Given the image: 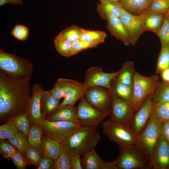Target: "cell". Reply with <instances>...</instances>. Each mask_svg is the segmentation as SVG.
Instances as JSON below:
<instances>
[{"label":"cell","mask_w":169,"mask_h":169,"mask_svg":"<svg viewBox=\"0 0 169 169\" xmlns=\"http://www.w3.org/2000/svg\"><path fill=\"white\" fill-rule=\"evenodd\" d=\"M32 95L30 80H17L0 73V120L7 121L28 112Z\"/></svg>","instance_id":"1"},{"label":"cell","mask_w":169,"mask_h":169,"mask_svg":"<svg viewBox=\"0 0 169 169\" xmlns=\"http://www.w3.org/2000/svg\"><path fill=\"white\" fill-rule=\"evenodd\" d=\"M97 127L81 126L62 143L69 155H81L94 148L100 136Z\"/></svg>","instance_id":"2"},{"label":"cell","mask_w":169,"mask_h":169,"mask_svg":"<svg viewBox=\"0 0 169 169\" xmlns=\"http://www.w3.org/2000/svg\"><path fill=\"white\" fill-rule=\"evenodd\" d=\"M33 72L32 63L28 60L0 49V73L13 79L30 80Z\"/></svg>","instance_id":"3"},{"label":"cell","mask_w":169,"mask_h":169,"mask_svg":"<svg viewBox=\"0 0 169 169\" xmlns=\"http://www.w3.org/2000/svg\"><path fill=\"white\" fill-rule=\"evenodd\" d=\"M117 169H149V157L134 145L120 147L117 158L114 161Z\"/></svg>","instance_id":"4"},{"label":"cell","mask_w":169,"mask_h":169,"mask_svg":"<svg viewBox=\"0 0 169 169\" xmlns=\"http://www.w3.org/2000/svg\"><path fill=\"white\" fill-rule=\"evenodd\" d=\"M162 125L152 113L145 128L137 136L134 145L149 157L161 136Z\"/></svg>","instance_id":"5"},{"label":"cell","mask_w":169,"mask_h":169,"mask_svg":"<svg viewBox=\"0 0 169 169\" xmlns=\"http://www.w3.org/2000/svg\"><path fill=\"white\" fill-rule=\"evenodd\" d=\"M159 79L156 74L147 77L134 71L132 87L133 105L135 112L147 97L154 93L160 82Z\"/></svg>","instance_id":"6"},{"label":"cell","mask_w":169,"mask_h":169,"mask_svg":"<svg viewBox=\"0 0 169 169\" xmlns=\"http://www.w3.org/2000/svg\"><path fill=\"white\" fill-rule=\"evenodd\" d=\"M103 134L119 147L134 145L137 136L129 126L109 120L101 124Z\"/></svg>","instance_id":"7"},{"label":"cell","mask_w":169,"mask_h":169,"mask_svg":"<svg viewBox=\"0 0 169 169\" xmlns=\"http://www.w3.org/2000/svg\"><path fill=\"white\" fill-rule=\"evenodd\" d=\"M38 125L41 128L43 135L61 143L81 126L79 122L51 121L46 119L41 121Z\"/></svg>","instance_id":"8"},{"label":"cell","mask_w":169,"mask_h":169,"mask_svg":"<svg viewBox=\"0 0 169 169\" xmlns=\"http://www.w3.org/2000/svg\"><path fill=\"white\" fill-rule=\"evenodd\" d=\"M76 110L79 121L83 126L97 127L108 116L91 105L84 97L80 100Z\"/></svg>","instance_id":"9"},{"label":"cell","mask_w":169,"mask_h":169,"mask_svg":"<svg viewBox=\"0 0 169 169\" xmlns=\"http://www.w3.org/2000/svg\"><path fill=\"white\" fill-rule=\"evenodd\" d=\"M120 70L113 73H107L97 67H92L85 71L83 83L86 89L93 86H100L113 92L112 81L118 75Z\"/></svg>","instance_id":"10"},{"label":"cell","mask_w":169,"mask_h":169,"mask_svg":"<svg viewBox=\"0 0 169 169\" xmlns=\"http://www.w3.org/2000/svg\"><path fill=\"white\" fill-rule=\"evenodd\" d=\"M84 98L92 106L109 116L111 109V92L107 89L100 86L87 88Z\"/></svg>","instance_id":"11"},{"label":"cell","mask_w":169,"mask_h":169,"mask_svg":"<svg viewBox=\"0 0 169 169\" xmlns=\"http://www.w3.org/2000/svg\"><path fill=\"white\" fill-rule=\"evenodd\" d=\"M111 95L112 106L109 120L128 125L135 112L134 107L113 91L111 92Z\"/></svg>","instance_id":"12"},{"label":"cell","mask_w":169,"mask_h":169,"mask_svg":"<svg viewBox=\"0 0 169 169\" xmlns=\"http://www.w3.org/2000/svg\"><path fill=\"white\" fill-rule=\"evenodd\" d=\"M152 94L149 95L145 99L134 113L128 125L130 129L137 136L144 130L152 114L154 105Z\"/></svg>","instance_id":"13"},{"label":"cell","mask_w":169,"mask_h":169,"mask_svg":"<svg viewBox=\"0 0 169 169\" xmlns=\"http://www.w3.org/2000/svg\"><path fill=\"white\" fill-rule=\"evenodd\" d=\"M149 158V169H169V142L162 136Z\"/></svg>","instance_id":"14"},{"label":"cell","mask_w":169,"mask_h":169,"mask_svg":"<svg viewBox=\"0 0 169 169\" xmlns=\"http://www.w3.org/2000/svg\"><path fill=\"white\" fill-rule=\"evenodd\" d=\"M119 18L128 31L131 44L135 45L144 32L139 15L131 14L122 9Z\"/></svg>","instance_id":"15"},{"label":"cell","mask_w":169,"mask_h":169,"mask_svg":"<svg viewBox=\"0 0 169 169\" xmlns=\"http://www.w3.org/2000/svg\"><path fill=\"white\" fill-rule=\"evenodd\" d=\"M43 90L38 84H34L32 87V97L28 113L30 123L32 124L38 125L44 119L41 110V100Z\"/></svg>","instance_id":"16"},{"label":"cell","mask_w":169,"mask_h":169,"mask_svg":"<svg viewBox=\"0 0 169 169\" xmlns=\"http://www.w3.org/2000/svg\"><path fill=\"white\" fill-rule=\"evenodd\" d=\"M82 155L81 162L82 169H117L114 161L109 162L102 160L95 148Z\"/></svg>","instance_id":"17"},{"label":"cell","mask_w":169,"mask_h":169,"mask_svg":"<svg viewBox=\"0 0 169 169\" xmlns=\"http://www.w3.org/2000/svg\"><path fill=\"white\" fill-rule=\"evenodd\" d=\"M105 20L106 28L111 35L121 41L125 46L131 44L128 31L119 18L108 16Z\"/></svg>","instance_id":"18"},{"label":"cell","mask_w":169,"mask_h":169,"mask_svg":"<svg viewBox=\"0 0 169 169\" xmlns=\"http://www.w3.org/2000/svg\"><path fill=\"white\" fill-rule=\"evenodd\" d=\"M165 15L152 13L147 9L139 15L144 31H150L157 34L162 24Z\"/></svg>","instance_id":"19"},{"label":"cell","mask_w":169,"mask_h":169,"mask_svg":"<svg viewBox=\"0 0 169 169\" xmlns=\"http://www.w3.org/2000/svg\"><path fill=\"white\" fill-rule=\"evenodd\" d=\"M62 148L61 143L42 135L39 148L43 156L51 158L55 161L59 156Z\"/></svg>","instance_id":"20"},{"label":"cell","mask_w":169,"mask_h":169,"mask_svg":"<svg viewBox=\"0 0 169 169\" xmlns=\"http://www.w3.org/2000/svg\"><path fill=\"white\" fill-rule=\"evenodd\" d=\"M46 119L51 121L79 122L77 115L76 107L70 105L59 107L53 114Z\"/></svg>","instance_id":"21"},{"label":"cell","mask_w":169,"mask_h":169,"mask_svg":"<svg viewBox=\"0 0 169 169\" xmlns=\"http://www.w3.org/2000/svg\"><path fill=\"white\" fill-rule=\"evenodd\" d=\"M59 100L54 97L49 90H43L41 100V110L42 115L46 119L59 107Z\"/></svg>","instance_id":"22"},{"label":"cell","mask_w":169,"mask_h":169,"mask_svg":"<svg viewBox=\"0 0 169 169\" xmlns=\"http://www.w3.org/2000/svg\"><path fill=\"white\" fill-rule=\"evenodd\" d=\"M122 9L120 2L107 1L100 2L97 8V11L101 18L105 20L108 16L119 18Z\"/></svg>","instance_id":"23"},{"label":"cell","mask_w":169,"mask_h":169,"mask_svg":"<svg viewBox=\"0 0 169 169\" xmlns=\"http://www.w3.org/2000/svg\"><path fill=\"white\" fill-rule=\"evenodd\" d=\"M80 83L74 80L64 78L58 79L53 88L49 90L51 93L59 100L64 97L72 88Z\"/></svg>","instance_id":"24"},{"label":"cell","mask_w":169,"mask_h":169,"mask_svg":"<svg viewBox=\"0 0 169 169\" xmlns=\"http://www.w3.org/2000/svg\"><path fill=\"white\" fill-rule=\"evenodd\" d=\"M152 0H119L124 10L131 14L137 13L140 14L149 8Z\"/></svg>","instance_id":"25"},{"label":"cell","mask_w":169,"mask_h":169,"mask_svg":"<svg viewBox=\"0 0 169 169\" xmlns=\"http://www.w3.org/2000/svg\"><path fill=\"white\" fill-rule=\"evenodd\" d=\"M86 89L83 83H80L71 89L66 94L59 107L66 105H74L79 100L84 97Z\"/></svg>","instance_id":"26"},{"label":"cell","mask_w":169,"mask_h":169,"mask_svg":"<svg viewBox=\"0 0 169 169\" xmlns=\"http://www.w3.org/2000/svg\"><path fill=\"white\" fill-rule=\"evenodd\" d=\"M112 86L113 92L118 96L129 102L133 107L132 87L120 83L116 78L112 81Z\"/></svg>","instance_id":"27"},{"label":"cell","mask_w":169,"mask_h":169,"mask_svg":"<svg viewBox=\"0 0 169 169\" xmlns=\"http://www.w3.org/2000/svg\"><path fill=\"white\" fill-rule=\"evenodd\" d=\"M134 67V62L132 61L125 63L120 69L119 74L116 78L117 80L124 84L132 87Z\"/></svg>","instance_id":"28"},{"label":"cell","mask_w":169,"mask_h":169,"mask_svg":"<svg viewBox=\"0 0 169 169\" xmlns=\"http://www.w3.org/2000/svg\"><path fill=\"white\" fill-rule=\"evenodd\" d=\"M83 29L75 25H72L62 30L56 38L71 43L80 39Z\"/></svg>","instance_id":"29"},{"label":"cell","mask_w":169,"mask_h":169,"mask_svg":"<svg viewBox=\"0 0 169 169\" xmlns=\"http://www.w3.org/2000/svg\"><path fill=\"white\" fill-rule=\"evenodd\" d=\"M107 36L106 33L103 31L83 29L80 39L87 42L99 44L104 42Z\"/></svg>","instance_id":"30"},{"label":"cell","mask_w":169,"mask_h":169,"mask_svg":"<svg viewBox=\"0 0 169 169\" xmlns=\"http://www.w3.org/2000/svg\"><path fill=\"white\" fill-rule=\"evenodd\" d=\"M152 96L154 104L169 101V83L160 82Z\"/></svg>","instance_id":"31"},{"label":"cell","mask_w":169,"mask_h":169,"mask_svg":"<svg viewBox=\"0 0 169 169\" xmlns=\"http://www.w3.org/2000/svg\"><path fill=\"white\" fill-rule=\"evenodd\" d=\"M42 135V129L39 125L32 124L30 126L28 137L29 146L39 148Z\"/></svg>","instance_id":"32"},{"label":"cell","mask_w":169,"mask_h":169,"mask_svg":"<svg viewBox=\"0 0 169 169\" xmlns=\"http://www.w3.org/2000/svg\"><path fill=\"white\" fill-rule=\"evenodd\" d=\"M18 130L28 137L30 123L28 112L18 114L11 119Z\"/></svg>","instance_id":"33"},{"label":"cell","mask_w":169,"mask_h":169,"mask_svg":"<svg viewBox=\"0 0 169 169\" xmlns=\"http://www.w3.org/2000/svg\"><path fill=\"white\" fill-rule=\"evenodd\" d=\"M152 114L162 123L169 120V101L154 104Z\"/></svg>","instance_id":"34"},{"label":"cell","mask_w":169,"mask_h":169,"mask_svg":"<svg viewBox=\"0 0 169 169\" xmlns=\"http://www.w3.org/2000/svg\"><path fill=\"white\" fill-rule=\"evenodd\" d=\"M8 140L23 154L29 146L28 137L24 133L19 131Z\"/></svg>","instance_id":"35"},{"label":"cell","mask_w":169,"mask_h":169,"mask_svg":"<svg viewBox=\"0 0 169 169\" xmlns=\"http://www.w3.org/2000/svg\"><path fill=\"white\" fill-rule=\"evenodd\" d=\"M168 68H169V48H161L157 60L156 73L160 74Z\"/></svg>","instance_id":"36"},{"label":"cell","mask_w":169,"mask_h":169,"mask_svg":"<svg viewBox=\"0 0 169 169\" xmlns=\"http://www.w3.org/2000/svg\"><path fill=\"white\" fill-rule=\"evenodd\" d=\"M23 154L27 160L37 167L43 158V154L39 148L29 146Z\"/></svg>","instance_id":"37"},{"label":"cell","mask_w":169,"mask_h":169,"mask_svg":"<svg viewBox=\"0 0 169 169\" xmlns=\"http://www.w3.org/2000/svg\"><path fill=\"white\" fill-rule=\"evenodd\" d=\"M156 34L160 40L161 48H169V20L165 15L162 24Z\"/></svg>","instance_id":"38"},{"label":"cell","mask_w":169,"mask_h":169,"mask_svg":"<svg viewBox=\"0 0 169 169\" xmlns=\"http://www.w3.org/2000/svg\"><path fill=\"white\" fill-rule=\"evenodd\" d=\"M54 169H70V155L63 146L60 154L54 162Z\"/></svg>","instance_id":"39"},{"label":"cell","mask_w":169,"mask_h":169,"mask_svg":"<svg viewBox=\"0 0 169 169\" xmlns=\"http://www.w3.org/2000/svg\"><path fill=\"white\" fill-rule=\"evenodd\" d=\"M18 131L12 120L0 126V140L8 139Z\"/></svg>","instance_id":"40"},{"label":"cell","mask_w":169,"mask_h":169,"mask_svg":"<svg viewBox=\"0 0 169 169\" xmlns=\"http://www.w3.org/2000/svg\"><path fill=\"white\" fill-rule=\"evenodd\" d=\"M54 42L55 48L60 55L67 58L71 56V42L56 38L54 39Z\"/></svg>","instance_id":"41"},{"label":"cell","mask_w":169,"mask_h":169,"mask_svg":"<svg viewBox=\"0 0 169 169\" xmlns=\"http://www.w3.org/2000/svg\"><path fill=\"white\" fill-rule=\"evenodd\" d=\"M169 8V0H152L148 10L150 12L165 14Z\"/></svg>","instance_id":"42"},{"label":"cell","mask_w":169,"mask_h":169,"mask_svg":"<svg viewBox=\"0 0 169 169\" xmlns=\"http://www.w3.org/2000/svg\"><path fill=\"white\" fill-rule=\"evenodd\" d=\"M98 44L96 43L87 42L80 39L72 42L70 50L71 56L84 50L95 47Z\"/></svg>","instance_id":"43"},{"label":"cell","mask_w":169,"mask_h":169,"mask_svg":"<svg viewBox=\"0 0 169 169\" xmlns=\"http://www.w3.org/2000/svg\"><path fill=\"white\" fill-rule=\"evenodd\" d=\"M1 140L0 152L4 158L9 160L18 150V149L8 140Z\"/></svg>","instance_id":"44"},{"label":"cell","mask_w":169,"mask_h":169,"mask_svg":"<svg viewBox=\"0 0 169 169\" xmlns=\"http://www.w3.org/2000/svg\"><path fill=\"white\" fill-rule=\"evenodd\" d=\"M29 30L26 26L17 24L11 31V34L17 39L23 41L26 40L28 36Z\"/></svg>","instance_id":"45"},{"label":"cell","mask_w":169,"mask_h":169,"mask_svg":"<svg viewBox=\"0 0 169 169\" xmlns=\"http://www.w3.org/2000/svg\"><path fill=\"white\" fill-rule=\"evenodd\" d=\"M11 159L15 166L18 169H24L27 166L33 165L27 160L23 154L18 150L12 156Z\"/></svg>","instance_id":"46"},{"label":"cell","mask_w":169,"mask_h":169,"mask_svg":"<svg viewBox=\"0 0 169 169\" xmlns=\"http://www.w3.org/2000/svg\"><path fill=\"white\" fill-rule=\"evenodd\" d=\"M54 161L51 158L43 156L42 159L37 169H53Z\"/></svg>","instance_id":"47"},{"label":"cell","mask_w":169,"mask_h":169,"mask_svg":"<svg viewBox=\"0 0 169 169\" xmlns=\"http://www.w3.org/2000/svg\"><path fill=\"white\" fill-rule=\"evenodd\" d=\"M80 155H70V169H82Z\"/></svg>","instance_id":"48"},{"label":"cell","mask_w":169,"mask_h":169,"mask_svg":"<svg viewBox=\"0 0 169 169\" xmlns=\"http://www.w3.org/2000/svg\"><path fill=\"white\" fill-rule=\"evenodd\" d=\"M161 136L169 142V120L162 123Z\"/></svg>","instance_id":"49"},{"label":"cell","mask_w":169,"mask_h":169,"mask_svg":"<svg viewBox=\"0 0 169 169\" xmlns=\"http://www.w3.org/2000/svg\"><path fill=\"white\" fill-rule=\"evenodd\" d=\"M8 3H10L13 5H22L23 4V2L22 0H0V6Z\"/></svg>","instance_id":"50"},{"label":"cell","mask_w":169,"mask_h":169,"mask_svg":"<svg viewBox=\"0 0 169 169\" xmlns=\"http://www.w3.org/2000/svg\"><path fill=\"white\" fill-rule=\"evenodd\" d=\"M160 74L161 81L164 83H169V68L163 70Z\"/></svg>","instance_id":"51"},{"label":"cell","mask_w":169,"mask_h":169,"mask_svg":"<svg viewBox=\"0 0 169 169\" xmlns=\"http://www.w3.org/2000/svg\"><path fill=\"white\" fill-rule=\"evenodd\" d=\"M165 16L169 20V8L165 14Z\"/></svg>","instance_id":"52"},{"label":"cell","mask_w":169,"mask_h":169,"mask_svg":"<svg viewBox=\"0 0 169 169\" xmlns=\"http://www.w3.org/2000/svg\"><path fill=\"white\" fill-rule=\"evenodd\" d=\"M100 2L102 1H111V2H119V0H99Z\"/></svg>","instance_id":"53"}]
</instances>
